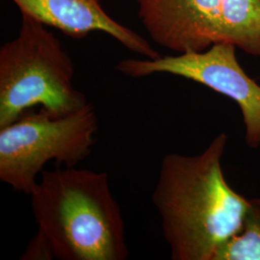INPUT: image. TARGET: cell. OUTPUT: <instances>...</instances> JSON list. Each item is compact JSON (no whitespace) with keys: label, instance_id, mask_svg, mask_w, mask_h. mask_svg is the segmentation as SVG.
I'll return each mask as SVG.
<instances>
[{"label":"cell","instance_id":"obj_1","mask_svg":"<svg viewBox=\"0 0 260 260\" xmlns=\"http://www.w3.org/2000/svg\"><path fill=\"white\" fill-rule=\"evenodd\" d=\"M228 135L220 133L200 154L168 153L151 195L173 260H214L241 228L249 200L223 176Z\"/></svg>","mask_w":260,"mask_h":260},{"label":"cell","instance_id":"obj_2","mask_svg":"<svg viewBox=\"0 0 260 260\" xmlns=\"http://www.w3.org/2000/svg\"><path fill=\"white\" fill-rule=\"evenodd\" d=\"M29 196L38 232L47 238L56 259L128 257L121 207L105 172L44 170Z\"/></svg>","mask_w":260,"mask_h":260},{"label":"cell","instance_id":"obj_3","mask_svg":"<svg viewBox=\"0 0 260 260\" xmlns=\"http://www.w3.org/2000/svg\"><path fill=\"white\" fill-rule=\"evenodd\" d=\"M75 65L47 25L22 16L19 34L0 48V128L35 106L52 116L89 102L74 84Z\"/></svg>","mask_w":260,"mask_h":260},{"label":"cell","instance_id":"obj_4","mask_svg":"<svg viewBox=\"0 0 260 260\" xmlns=\"http://www.w3.org/2000/svg\"><path fill=\"white\" fill-rule=\"evenodd\" d=\"M150 39L178 54L232 44L260 57V0H136Z\"/></svg>","mask_w":260,"mask_h":260},{"label":"cell","instance_id":"obj_5","mask_svg":"<svg viewBox=\"0 0 260 260\" xmlns=\"http://www.w3.org/2000/svg\"><path fill=\"white\" fill-rule=\"evenodd\" d=\"M98 130L99 118L90 103L59 117L42 108L28 110L0 128V180L30 195L49 161L75 167L89 157Z\"/></svg>","mask_w":260,"mask_h":260},{"label":"cell","instance_id":"obj_6","mask_svg":"<svg viewBox=\"0 0 260 260\" xmlns=\"http://www.w3.org/2000/svg\"><path fill=\"white\" fill-rule=\"evenodd\" d=\"M232 44H216L202 52H187L156 59H124L116 67L122 75L141 78L170 74L202 84L232 99L241 110L245 143L260 147V85L246 74Z\"/></svg>","mask_w":260,"mask_h":260},{"label":"cell","instance_id":"obj_7","mask_svg":"<svg viewBox=\"0 0 260 260\" xmlns=\"http://www.w3.org/2000/svg\"><path fill=\"white\" fill-rule=\"evenodd\" d=\"M21 16L37 19L75 40L90 33L108 34L130 51L148 59L160 57L149 42L115 20L103 9L101 0H11Z\"/></svg>","mask_w":260,"mask_h":260},{"label":"cell","instance_id":"obj_8","mask_svg":"<svg viewBox=\"0 0 260 260\" xmlns=\"http://www.w3.org/2000/svg\"><path fill=\"white\" fill-rule=\"evenodd\" d=\"M214 260H260V198L249 200L239 232L224 242Z\"/></svg>","mask_w":260,"mask_h":260},{"label":"cell","instance_id":"obj_9","mask_svg":"<svg viewBox=\"0 0 260 260\" xmlns=\"http://www.w3.org/2000/svg\"><path fill=\"white\" fill-rule=\"evenodd\" d=\"M21 259H54L49 243L40 232H38L36 236L28 244Z\"/></svg>","mask_w":260,"mask_h":260}]
</instances>
